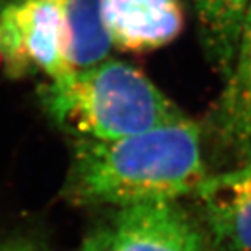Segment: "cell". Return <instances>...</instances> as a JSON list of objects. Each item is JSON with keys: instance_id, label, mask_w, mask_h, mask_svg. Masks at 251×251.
Returning a JSON list of instances; mask_svg holds the SVG:
<instances>
[{"instance_id": "cell-3", "label": "cell", "mask_w": 251, "mask_h": 251, "mask_svg": "<svg viewBox=\"0 0 251 251\" xmlns=\"http://www.w3.org/2000/svg\"><path fill=\"white\" fill-rule=\"evenodd\" d=\"M0 71L9 79L46 75L49 80L75 73L61 15L50 0L0 3Z\"/></svg>"}, {"instance_id": "cell-4", "label": "cell", "mask_w": 251, "mask_h": 251, "mask_svg": "<svg viewBox=\"0 0 251 251\" xmlns=\"http://www.w3.org/2000/svg\"><path fill=\"white\" fill-rule=\"evenodd\" d=\"M79 251H209L197 220L177 201L114 207Z\"/></svg>"}, {"instance_id": "cell-2", "label": "cell", "mask_w": 251, "mask_h": 251, "mask_svg": "<svg viewBox=\"0 0 251 251\" xmlns=\"http://www.w3.org/2000/svg\"><path fill=\"white\" fill-rule=\"evenodd\" d=\"M38 97L71 138L111 141L189 120L141 70L114 59L49 80Z\"/></svg>"}, {"instance_id": "cell-10", "label": "cell", "mask_w": 251, "mask_h": 251, "mask_svg": "<svg viewBox=\"0 0 251 251\" xmlns=\"http://www.w3.org/2000/svg\"><path fill=\"white\" fill-rule=\"evenodd\" d=\"M0 251H50L46 241L37 235H14L0 242Z\"/></svg>"}, {"instance_id": "cell-9", "label": "cell", "mask_w": 251, "mask_h": 251, "mask_svg": "<svg viewBox=\"0 0 251 251\" xmlns=\"http://www.w3.org/2000/svg\"><path fill=\"white\" fill-rule=\"evenodd\" d=\"M58 9L67 59L75 71L109 59L112 41L103 19V0H50Z\"/></svg>"}, {"instance_id": "cell-6", "label": "cell", "mask_w": 251, "mask_h": 251, "mask_svg": "<svg viewBox=\"0 0 251 251\" xmlns=\"http://www.w3.org/2000/svg\"><path fill=\"white\" fill-rule=\"evenodd\" d=\"M192 195L209 251H251V160L209 174Z\"/></svg>"}, {"instance_id": "cell-5", "label": "cell", "mask_w": 251, "mask_h": 251, "mask_svg": "<svg viewBox=\"0 0 251 251\" xmlns=\"http://www.w3.org/2000/svg\"><path fill=\"white\" fill-rule=\"evenodd\" d=\"M201 132L220 164L233 168L251 160V8L235 64Z\"/></svg>"}, {"instance_id": "cell-7", "label": "cell", "mask_w": 251, "mask_h": 251, "mask_svg": "<svg viewBox=\"0 0 251 251\" xmlns=\"http://www.w3.org/2000/svg\"><path fill=\"white\" fill-rule=\"evenodd\" d=\"M103 19L112 46L146 53L182 33L185 6L182 0H103Z\"/></svg>"}, {"instance_id": "cell-1", "label": "cell", "mask_w": 251, "mask_h": 251, "mask_svg": "<svg viewBox=\"0 0 251 251\" xmlns=\"http://www.w3.org/2000/svg\"><path fill=\"white\" fill-rule=\"evenodd\" d=\"M209 176L201 127L192 120L120 139H71L62 195L75 206L178 201Z\"/></svg>"}, {"instance_id": "cell-8", "label": "cell", "mask_w": 251, "mask_h": 251, "mask_svg": "<svg viewBox=\"0 0 251 251\" xmlns=\"http://www.w3.org/2000/svg\"><path fill=\"white\" fill-rule=\"evenodd\" d=\"M199 40L213 71L227 79L235 64L251 0H194Z\"/></svg>"}]
</instances>
